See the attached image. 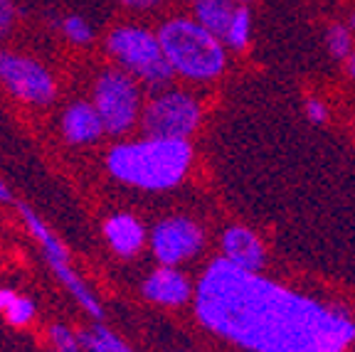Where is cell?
<instances>
[{
  "label": "cell",
  "mask_w": 355,
  "mask_h": 352,
  "mask_svg": "<svg viewBox=\"0 0 355 352\" xmlns=\"http://www.w3.org/2000/svg\"><path fill=\"white\" fill-rule=\"evenodd\" d=\"M15 25V6L12 0H0V39L6 37Z\"/></svg>",
  "instance_id": "21"
},
{
  "label": "cell",
  "mask_w": 355,
  "mask_h": 352,
  "mask_svg": "<svg viewBox=\"0 0 355 352\" xmlns=\"http://www.w3.org/2000/svg\"><path fill=\"white\" fill-rule=\"evenodd\" d=\"M106 52L119 69L136 77L150 89H166L173 79V69L163 55L158 33L139 25H121L106 37Z\"/></svg>",
  "instance_id": "4"
},
{
  "label": "cell",
  "mask_w": 355,
  "mask_h": 352,
  "mask_svg": "<svg viewBox=\"0 0 355 352\" xmlns=\"http://www.w3.org/2000/svg\"><path fill=\"white\" fill-rule=\"evenodd\" d=\"M0 84L15 96L33 106H47L55 101V77L42 62L10 50H0Z\"/></svg>",
  "instance_id": "8"
},
{
  "label": "cell",
  "mask_w": 355,
  "mask_h": 352,
  "mask_svg": "<svg viewBox=\"0 0 355 352\" xmlns=\"http://www.w3.org/2000/svg\"><path fill=\"white\" fill-rule=\"evenodd\" d=\"M193 166V148L183 138L144 136L139 141H123L106 153V170L121 185L166 193L185 180Z\"/></svg>",
  "instance_id": "2"
},
{
  "label": "cell",
  "mask_w": 355,
  "mask_h": 352,
  "mask_svg": "<svg viewBox=\"0 0 355 352\" xmlns=\"http://www.w3.org/2000/svg\"><path fill=\"white\" fill-rule=\"evenodd\" d=\"M328 52L333 57H348L350 47H353V37H350V30L345 25H331L326 35Z\"/></svg>",
  "instance_id": "20"
},
{
  "label": "cell",
  "mask_w": 355,
  "mask_h": 352,
  "mask_svg": "<svg viewBox=\"0 0 355 352\" xmlns=\"http://www.w3.org/2000/svg\"><path fill=\"white\" fill-rule=\"evenodd\" d=\"M202 106L193 94L180 89H166L150 96L141 114V126L146 136L183 138L188 141L200 126Z\"/></svg>",
  "instance_id": "7"
},
{
  "label": "cell",
  "mask_w": 355,
  "mask_h": 352,
  "mask_svg": "<svg viewBox=\"0 0 355 352\" xmlns=\"http://www.w3.org/2000/svg\"><path fill=\"white\" fill-rule=\"evenodd\" d=\"M220 247H222V256L227 261H232L234 266H239V269L259 271L264 266L266 249L250 227H242V225L227 227V229L222 231Z\"/></svg>",
  "instance_id": "11"
},
{
  "label": "cell",
  "mask_w": 355,
  "mask_h": 352,
  "mask_svg": "<svg viewBox=\"0 0 355 352\" xmlns=\"http://www.w3.org/2000/svg\"><path fill=\"white\" fill-rule=\"evenodd\" d=\"M148 244L158 264L180 266V264H185V261L195 259V256L202 252L205 234H202V227L195 220L175 215V217L161 220L150 229Z\"/></svg>",
  "instance_id": "9"
},
{
  "label": "cell",
  "mask_w": 355,
  "mask_h": 352,
  "mask_svg": "<svg viewBox=\"0 0 355 352\" xmlns=\"http://www.w3.org/2000/svg\"><path fill=\"white\" fill-rule=\"evenodd\" d=\"M158 39L173 74L188 82H212L227 67L225 42L195 17L166 20L158 30Z\"/></svg>",
  "instance_id": "3"
},
{
  "label": "cell",
  "mask_w": 355,
  "mask_h": 352,
  "mask_svg": "<svg viewBox=\"0 0 355 352\" xmlns=\"http://www.w3.org/2000/svg\"><path fill=\"white\" fill-rule=\"evenodd\" d=\"M82 342L87 352H133L116 333L104 328V325H99V320L82 333Z\"/></svg>",
  "instance_id": "15"
},
{
  "label": "cell",
  "mask_w": 355,
  "mask_h": 352,
  "mask_svg": "<svg viewBox=\"0 0 355 352\" xmlns=\"http://www.w3.org/2000/svg\"><path fill=\"white\" fill-rule=\"evenodd\" d=\"M35 313H37L35 303L30 301L28 296H20V293H17L12 306L3 315H6V320L12 325V328H25V325H30L35 320Z\"/></svg>",
  "instance_id": "18"
},
{
  "label": "cell",
  "mask_w": 355,
  "mask_h": 352,
  "mask_svg": "<svg viewBox=\"0 0 355 352\" xmlns=\"http://www.w3.org/2000/svg\"><path fill=\"white\" fill-rule=\"evenodd\" d=\"M104 239L116 256L131 259L144 249L148 234H146L139 217L128 215V212H116L104 222Z\"/></svg>",
  "instance_id": "13"
},
{
  "label": "cell",
  "mask_w": 355,
  "mask_h": 352,
  "mask_svg": "<svg viewBox=\"0 0 355 352\" xmlns=\"http://www.w3.org/2000/svg\"><path fill=\"white\" fill-rule=\"evenodd\" d=\"M106 133L94 101H74L62 114V136L72 146H92Z\"/></svg>",
  "instance_id": "12"
},
{
  "label": "cell",
  "mask_w": 355,
  "mask_h": 352,
  "mask_svg": "<svg viewBox=\"0 0 355 352\" xmlns=\"http://www.w3.org/2000/svg\"><path fill=\"white\" fill-rule=\"evenodd\" d=\"M234 3H250V0H234Z\"/></svg>",
  "instance_id": "27"
},
{
  "label": "cell",
  "mask_w": 355,
  "mask_h": 352,
  "mask_svg": "<svg viewBox=\"0 0 355 352\" xmlns=\"http://www.w3.org/2000/svg\"><path fill=\"white\" fill-rule=\"evenodd\" d=\"M20 217H22V222H25V227L30 229V234L40 242L44 261H47V266L52 269V274L57 276V281L69 291V296L82 306V310L87 315H92L94 320L104 318V308H101L99 298H96L94 291L84 283L82 276L74 271L72 261H69V252H67L64 244L52 234L50 227L44 225L42 217H40L33 207H28V204H20Z\"/></svg>",
  "instance_id": "6"
},
{
  "label": "cell",
  "mask_w": 355,
  "mask_h": 352,
  "mask_svg": "<svg viewBox=\"0 0 355 352\" xmlns=\"http://www.w3.org/2000/svg\"><path fill=\"white\" fill-rule=\"evenodd\" d=\"M123 3L131 10H150V8L161 6V0H123Z\"/></svg>",
  "instance_id": "24"
},
{
  "label": "cell",
  "mask_w": 355,
  "mask_h": 352,
  "mask_svg": "<svg viewBox=\"0 0 355 352\" xmlns=\"http://www.w3.org/2000/svg\"><path fill=\"white\" fill-rule=\"evenodd\" d=\"M195 315L212 335L247 352H348L355 345L350 313L225 256L200 276Z\"/></svg>",
  "instance_id": "1"
},
{
  "label": "cell",
  "mask_w": 355,
  "mask_h": 352,
  "mask_svg": "<svg viewBox=\"0 0 355 352\" xmlns=\"http://www.w3.org/2000/svg\"><path fill=\"white\" fill-rule=\"evenodd\" d=\"M141 291L155 306L175 308V306H185L193 298V283H190V279L178 266L161 264L158 269L146 276Z\"/></svg>",
  "instance_id": "10"
},
{
  "label": "cell",
  "mask_w": 355,
  "mask_h": 352,
  "mask_svg": "<svg viewBox=\"0 0 355 352\" xmlns=\"http://www.w3.org/2000/svg\"><path fill=\"white\" fill-rule=\"evenodd\" d=\"M250 33H252L250 10L237 6L232 22H230V28H227V35H225V44H227L230 50H244L247 42H250Z\"/></svg>",
  "instance_id": "16"
},
{
  "label": "cell",
  "mask_w": 355,
  "mask_h": 352,
  "mask_svg": "<svg viewBox=\"0 0 355 352\" xmlns=\"http://www.w3.org/2000/svg\"><path fill=\"white\" fill-rule=\"evenodd\" d=\"M0 202H3V204H10V202H12V193H10V187H8L3 180H0Z\"/></svg>",
  "instance_id": "25"
},
{
  "label": "cell",
  "mask_w": 355,
  "mask_h": 352,
  "mask_svg": "<svg viewBox=\"0 0 355 352\" xmlns=\"http://www.w3.org/2000/svg\"><path fill=\"white\" fill-rule=\"evenodd\" d=\"M15 298H17V293L12 291V288L0 286V313H6V310L12 306V301H15Z\"/></svg>",
  "instance_id": "23"
},
{
  "label": "cell",
  "mask_w": 355,
  "mask_h": 352,
  "mask_svg": "<svg viewBox=\"0 0 355 352\" xmlns=\"http://www.w3.org/2000/svg\"><path fill=\"white\" fill-rule=\"evenodd\" d=\"M62 33H64V37L69 39V42L79 44V47H84V44H89L92 39H94V33H92V28H89V22L79 15L64 17V22H62Z\"/></svg>",
  "instance_id": "19"
},
{
  "label": "cell",
  "mask_w": 355,
  "mask_h": 352,
  "mask_svg": "<svg viewBox=\"0 0 355 352\" xmlns=\"http://www.w3.org/2000/svg\"><path fill=\"white\" fill-rule=\"evenodd\" d=\"M348 74L355 79V52H353V57H350V60H348Z\"/></svg>",
  "instance_id": "26"
},
{
  "label": "cell",
  "mask_w": 355,
  "mask_h": 352,
  "mask_svg": "<svg viewBox=\"0 0 355 352\" xmlns=\"http://www.w3.org/2000/svg\"><path fill=\"white\" fill-rule=\"evenodd\" d=\"M47 335H50L52 350H55V352H87V350H84L82 335H77V333H74L72 328H69V325H64V323L50 325Z\"/></svg>",
  "instance_id": "17"
},
{
  "label": "cell",
  "mask_w": 355,
  "mask_h": 352,
  "mask_svg": "<svg viewBox=\"0 0 355 352\" xmlns=\"http://www.w3.org/2000/svg\"><path fill=\"white\" fill-rule=\"evenodd\" d=\"M350 22H353V28H355V12H353V20H350Z\"/></svg>",
  "instance_id": "28"
},
{
  "label": "cell",
  "mask_w": 355,
  "mask_h": 352,
  "mask_svg": "<svg viewBox=\"0 0 355 352\" xmlns=\"http://www.w3.org/2000/svg\"><path fill=\"white\" fill-rule=\"evenodd\" d=\"M92 101H94L109 136H123L136 123H141V114H144L141 82L119 67L104 69L94 79Z\"/></svg>",
  "instance_id": "5"
},
{
  "label": "cell",
  "mask_w": 355,
  "mask_h": 352,
  "mask_svg": "<svg viewBox=\"0 0 355 352\" xmlns=\"http://www.w3.org/2000/svg\"><path fill=\"white\" fill-rule=\"evenodd\" d=\"M195 3H198V0H195Z\"/></svg>",
  "instance_id": "29"
},
{
  "label": "cell",
  "mask_w": 355,
  "mask_h": 352,
  "mask_svg": "<svg viewBox=\"0 0 355 352\" xmlns=\"http://www.w3.org/2000/svg\"><path fill=\"white\" fill-rule=\"evenodd\" d=\"M234 10H237L234 0H198L195 3V20L225 42Z\"/></svg>",
  "instance_id": "14"
},
{
  "label": "cell",
  "mask_w": 355,
  "mask_h": 352,
  "mask_svg": "<svg viewBox=\"0 0 355 352\" xmlns=\"http://www.w3.org/2000/svg\"><path fill=\"white\" fill-rule=\"evenodd\" d=\"M306 116H309L313 123H326L328 111H326V106H323V101L309 99V101H306Z\"/></svg>",
  "instance_id": "22"
}]
</instances>
